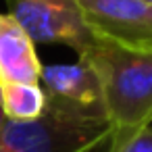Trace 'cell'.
<instances>
[{
  "label": "cell",
  "instance_id": "cell-1",
  "mask_svg": "<svg viewBox=\"0 0 152 152\" xmlns=\"http://www.w3.org/2000/svg\"><path fill=\"white\" fill-rule=\"evenodd\" d=\"M98 77L104 117L119 144L152 123V50H133L94 38L79 56Z\"/></svg>",
  "mask_w": 152,
  "mask_h": 152
},
{
  "label": "cell",
  "instance_id": "cell-2",
  "mask_svg": "<svg viewBox=\"0 0 152 152\" xmlns=\"http://www.w3.org/2000/svg\"><path fill=\"white\" fill-rule=\"evenodd\" d=\"M113 129L102 113L81 110L50 94L34 121L0 125V152H94L110 142Z\"/></svg>",
  "mask_w": 152,
  "mask_h": 152
},
{
  "label": "cell",
  "instance_id": "cell-3",
  "mask_svg": "<svg viewBox=\"0 0 152 152\" xmlns=\"http://www.w3.org/2000/svg\"><path fill=\"white\" fill-rule=\"evenodd\" d=\"M34 44H65L83 56L94 44L75 0H4Z\"/></svg>",
  "mask_w": 152,
  "mask_h": 152
},
{
  "label": "cell",
  "instance_id": "cell-4",
  "mask_svg": "<svg viewBox=\"0 0 152 152\" xmlns=\"http://www.w3.org/2000/svg\"><path fill=\"white\" fill-rule=\"evenodd\" d=\"M94 38L152 50V4L142 0H75Z\"/></svg>",
  "mask_w": 152,
  "mask_h": 152
},
{
  "label": "cell",
  "instance_id": "cell-5",
  "mask_svg": "<svg viewBox=\"0 0 152 152\" xmlns=\"http://www.w3.org/2000/svg\"><path fill=\"white\" fill-rule=\"evenodd\" d=\"M40 79L46 86V94L90 113H102V92L96 73L81 61L73 65H48L42 67Z\"/></svg>",
  "mask_w": 152,
  "mask_h": 152
},
{
  "label": "cell",
  "instance_id": "cell-6",
  "mask_svg": "<svg viewBox=\"0 0 152 152\" xmlns=\"http://www.w3.org/2000/svg\"><path fill=\"white\" fill-rule=\"evenodd\" d=\"M42 67L29 36L9 13H0V83L36 86Z\"/></svg>",
  "mask_w": 152,
  "mask_h": 152
},
{
  "label": "cell",
  "instance_id": "cell-7",
  "mask_svg": "<svg viewBox=\"0 0 152 152\" xmlns=\"http://www.w3.org/2000/svg\"><path fill=\"white\" fill-rule=\"evenodd\" d=\"M46 108V90L40 83H0V110L9 121H34Z\"/></svg>",
  "mask_w": 152,
  "mask_h": 152
},
{
  "label": "cell",
  "instance_id": "cell-8",
  "mask_svg": "<svg viewBox=\"0 0 152 152\" xmlns=\"http://www.w3.org/2000/svg\"><path fill=\"white\" fill-rule=\"evenodd\" d=\"M108 152H152V127H144L119 144H110Z\"/></svg>",
  "mask_w": 152,
  "mask_h": 152
},
{
  "label": "cell",
  "instance_id": "cell-9",
  "mask_svg": "<svg viewBox=\"0 0 152 152\" xmlns=\"http://www.w3.org/2000/svg\"><path fill=\"white\" fill-rule=\"evenodd\" d=\"M2 121H4V115H2V110H0V125H2Z\"/></svg>",
  "mask_w": 152,
  "mask_h": 152
},
{
  "label": "cell",
  "instance_id": "cell-10",
  "mask_svg": "<svg viewBox=\"0 0 152 152\" xmlns=\"http://www.w3.org/2000/svg\"><path fill=\"white\" fill-rule=\"evenodd\" d=\"M142 2H148V4H152V0H142Z\"/></svg>",
  "mask_w": 152,
  "mask_h": 152
},
{
  "label": "cell",
  "instance_id": "cell-11",
  "mask_svg": "<svg viewBox=\"0 0 152 152\" xmlns=\"http://www.w3.org/2000/svg\"><path fill=\"white\" fill-rule=\"evenodd\" d=\"M150 127H152V123H150Z\"/></svg>",
  "mask_w": 152,
  "mask_h": 152
}]
</instances>
